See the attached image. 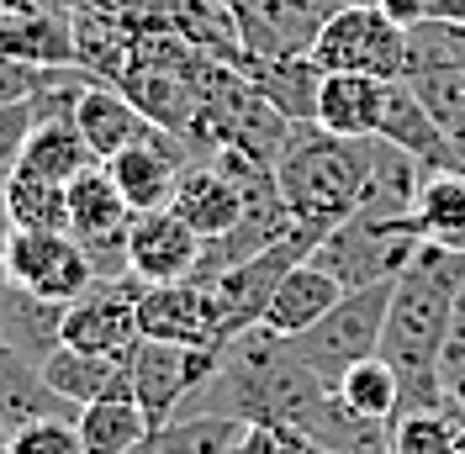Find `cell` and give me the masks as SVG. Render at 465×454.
<instances>
[{
  "label": "cell",
  "mask_w": 465,
  "mask_h": 454,
  "mask_svg": "<svg viewBox=\"0 0 465 454\" xmlns=\"http://www.w3.org/2000/svg\"><path fill=\"white\" fill-rule=\"evenodd\" d=\"M465 291V249L450 243H418L407 270L391 285L386 307V333H381V360L402 380V412L423 407H455L439 380V354L450 339V317Z\"/></svg>",
  "instance_id": "cell-1"
},
{
  "label": "cell",
  "mask_w": 465,
  "mask_h": 454,
  "mask_svg": "<svg viewBox=\"0 0 465 454\" xmlns=\"http://www.w3.org/2000/svg\"><path fill=\"white\" fill-rule=\"evenodd\" d=\"M275 185L291 222L318 232L349 222L360 212V185H365V138L322 133L318 122H291L286 148L275 159Z\"/></svg>",
  "instance_id": "cell-2"
},
{
  "label": "cell",
  "mask_w": 465,
  "mask_h": 454,
  "mask_svg": "<svg viewBox=\"0 0 465 454\" xmlns=\"http://www.w3.org/2000/svg\"><path fill=\"white\" fill-rule=\"evenodd\" d=\"M391 285L397 281H376V285H354L333 301V312H322L302 339H291L296 360L312 370L318 380L339 386L349 365L381 354V333H386V307H391Z\"/></svg>",
  "instance_id": "cell-3"
},
{
  "label": "cell",
  "mask_w": 465,
  "mask_h": 454,
  "mask_svg": "<svg viewBox=\"0 0 465 454\" xmlns=\"http://www.w3.org/2000/svg\"><path fill=\"white\" fill-rule=\"evenodd\" d=\"M312 64L322 74H371L402 80L407 74V27H397L381 5H339L312 37Z\"/></svg>",
  "instance_id": "cell-4"
},
{
  "label": "cell",
  "mask_w": 465,
  "mask_h": 454,
  "mask_svg": "<svg viewBox=\"0 0 465 454\" xmlns=\"http://www.w3.org/2000/svg\"><path fill=\"white\" fill-rule=\"evenodd\" d=\"M318 227H302L291 222V232L281 243H270L264 254L243 259V264H228V270H217V275H196L206 285V296H212V307H217V328H223V343L238 339L243 328H254L270 307V296H275V285L286 281L291 264H302V259L318 249Z\"/></svg>",
  "instance_id": "cell-5"
},
{
  "label": "cell",
  "mask_w": 465,
  "mask_h": 454,
  "mask_svg": "<svg viewBox=\"0 0 465 454\" xmlns=\"http://www.w3.org/2000/svg\"><path fill=\"white\" fill-rule=\"evenodd\" d=\"M418 232L412 222H371V217H349V222L328 227L312 249V264L328 270L333 281L354 291V285H376V281H397L407 270V259L418 254Z\"/></svg>",
  "instance_id": "cell-6"
},
{
  "label": "cell",
  "mask_w": 465,
  "mask_h": 454,
  "mask_svg": "<svg viewBox=\"0 0 465 454\" xmlns=\"http://www.w3.org/2000/svg\"><path fill=\"white\" fill-rule=\"evenodd\" d=\"M223 349H196V343H164L138 339L133 349V401L143 407L148 428H164L185 412V401L212 380Z\"/></svg>",
  "instance_id": "cell-7"
},
{
  "label": "cell",
  "mask_w": 465,
  "mask_h": 454,
  "mask_svg": "<svg viewBox=\"0 0 465 454\" xmlns=\"http://www.w3.org/2000/svg\"><path fill=\"white\" fill-rule=\"evenodd\" d=\"M0 264L11 285H22L27 296H43V301H58V307L80 301L95 285V264L74 232H16L11 227Z\"/></svg>",
  "instance_id": "cell-8"
},
{
  "label": "cell",
  "mask_w": 465,
  "mask_h": 454,
  "mask_svg": "<svg viewBox=\"0 0 465 454\" xmlns=\"http://www.w3.org/2000/svg\"><path fill=\"white\" fill-rule=\"evenodd\" d=\"M138 296H143V281H138V275L95 281L80 301L64 307L58 343H69V349H80V354L133 360V349L143 339V328H138Z\"/></svg>",
  "instance_id": "cell-9"
},
{
  "label": "cell",
  "mask_w": 465,
  "mask_h": 454,
  "mask_svg": "<svg viewBox=\"0 0 465 454\" xmlns=\"http://www.w3.org/2000/svg\"><path fill=\"white\" fill-rule=\"evenodd\" d=\"M202 232L185 222L180 212L159 206V212H138L127 227V275L143 285H170L191 281L202 270Z\"/></svg>",
  "instance_id": "cell-10"
},
{
  "label": "cell",
  "mask_w": 465,
  "mask_h": 454,
  "mask_svg": "<svg viewBox=\"0 0 465 454\" xmlns=\"http://www.w3.org/2000/svg\"><path fill=\"white\" fill-rule=\"evenodd\" d=\"M243 48L254 58H281V54H307L322 22L349 5V0H228Z\"/></svg>",
  "instance_id": "cell-11"
},
{
  "label": "cell",
  "mask_w": 465,
  "mask_h": 454,
  "mask_svg": "<svg viewBox=\"0 0 465 454\" xmlns=\"http://www.w3.org/2000/svg\"><path fill=\"white\" fill-rule=\"evenodd\" d=\"M191 159H196V153L185 148V138L153 127L143 143L122 148L112 159H101V164H106V174L116 180V191H122V201H127L133 212H159V206H170L174 180H180V170H185Z\"/></svg>",
  "instance_id": "cell-12"
},
{
  "label": "cell",
  "mask_w": 465,
  "mask_h": 454,
  "mask_svg": "<svg viewBox=\"0 0 465 454\" xmlns=\"http://www.w3.org/2000/svg\"><path fill=\"white\" fill-rule=\"evenodd\" d=\"M138 328H143V339L223 349L217 307H212V296H206V285L196 275L191 281H170V285H143V296H138Z\"/></svg>",
  "instance_id": "cell-13"
},
{
  "label": "cell",
  "mask_w": 465,
  "mask_h": 454,
  "mask_svg": "<svg viewBox=\"0 0 465 454\" xmlns=\"http://www.w3.org/2000/svg\"><path fill=\"white\" fill-rule=\"evenodd\" d=\"M423 174L429 164H418L407 148H397L391 138H365V185H360V212L354 217H371V222H407L418 191H423Z\"/></svg>",
  "instance_id": "cell-14"
},
{
  "label": "cell",
  "mask_w": 465,
  "mask_h": 454,
  "mask_svg": "<svg viewBox=\"0 0 465 454\" xmlns=\"http://www.w3.org/2000/svg\"><path fill=\"white\" fill-rule=\"evenodd\" d=\"M0 54L43 69H74V11L27 5V0L0 5Z\"/></svg>",
  "instance_id": "cell-15"
},
{
  "label": "cell",
  "mask_w": 465,
  "mask_h": 454,
  "mask_svg": "<svg viewBox=\"0 0 465 454\" xmlns=\"http://www.w3.org/2000/svg\"><path fill=\"white\" fill-rule=\"evenodd\" d=\"M170 212H180L185 222L202 232V243H212V238H223V232H232V227L243 222L249 206H243V191L212 159H191L180 170V180H174Z\"/></svg>",
  "instance_id": "cell-16"
},
{
  "label": "cell",
  "mask_w": 465,
  "mask_h": 454,
  "mask_svg": "<svg viewBox=\"0 0 465 454\" xmlns=\"http://www.w3.org/2000/svg\"><path fill=\"white\" fill-rule=\"evenodd\" d=\"M69 122L80 127V138L90 143L95 159H112V153H122V148H133V143H143L148 133H153V122L127 101V90L122 85H101V80L80 90V101H74Z\"/></svg>",
  "instance_id": "cell-17"
},
{
  "label": "cell",
  "mask_w": 465,
  "mask_h": 454,
  "mask_svg": "<svg viewBox=\"0 0 465 454\" xmlns=\"http://www.w3.org/2000/svg\"><path fill=\"white\" fill-rule=\"evenodd\" d=\"M43 380L54 386L69 407H90L106 397H133V360L116 354H80L69 343H58L43 360Z\"/></svg>",
  "instance_id": "cell-18"
},
{
  "label": "cell",
  "mask_w": 465,
  "mask_h": 454,
  "mask_svg": "<svg viewBox=\"0 0 465 454\" xmlns=\"http://www.w3.org/2000/svg\"><path fill=\"white\" fill-rule=\"evenodd\" d=\"M344 296V285L333 281L328 270H318L312 259H302V264H291L286 281L275 285V296H270V307H264V328L270 333H281V339H302L322 312H333V301Z\"/></svg>",
  "instance_id": "cell-19"
},
{
  "label": "cell",
  "mask_w": 465,
  "mask_h": 454,
  "mask_svg": "<svg viewBox=\"0 0 465 454\" xmlns=\"http://www.w3.org/2000/svg\"><path fill=\"white\" fill-rule=\"evenodd\" d=\"M381 138H391L397 148H407V153H412L418 164H429V170H460L455 143L439 133V122L429 116V106L418 101V90L407 85V80H391V85H386Z\"/></svg>",
  "instance_id": "cell-20"
},
{
  "label": "cell",
  "mask_w": 465,
  "mask_h": 454,
  "mask_svg": "<svg viewBox=\"0 0 465 454\" xmlns=\"http://www.w3.org/2000/svg\"><path fill=\"white\" fill-rule=\"evenodd\" d=\"M74 412L80 407H69L43 380V365L37 360H27L22 349H11V343L0 339V428L5 433L22 428V423H37V418H74Z\"/></svg>",
  "instance_id": "cell-21"
},
{
  "label": "cell",
  "mask_w": 465,
  "mask_h": 454,
  "mask_svg": "<svg viewBox=\"0 0 465 454\" xmlns=\"http://www.w3.org/2000/svg\"><path fill=\"white\" fill-rule=\"evenodd\" d=\"M386 85L371 74H322L318 85V127L339 138H376L386 112Z\"/></svg>",
  "instance_id": "cell-22"
},
{
  "label": "cell",
  "mask_w": 465,
  "mask_h": 454,
  "mask_svg": "<svg viewBox=\"0 0 465 454\" xmlns=\"http://www.w3.org/2000/svg\"><path fill=\"white\" fill-rule=\"evenodd\" d=\"M243 74L254 80L264 101L286 122H318V85L322 69L312 64V54H281V58H243Z\"/></svg>",
  "instance_id": "cell-23"
},
{
  "label": "cell",
  "mask_w": 465,
  "mask_h": 454,
  "mask_svg": "<svg viewBox=\"0 0 465 454\" xmlns=\"http://www.w3.org/2000/svg\"><path fill=\"white\" fill-rule=\"evenodd\" d=\"M90 164H101L95 153H90V143L80 138V127L69 122V116H48V122H37L32 127V138L22 143V153H16V174H32V180H54V185H69L80 170Z\"/></svg>",
  "instance_id": "cell-24"
},
{
  "label": "cell",
  "mask_w": 465,
  "mask_h": 454,
  "mask_svg": "<svg viewBox=\"0 0 465 454\" xmlns=\"http://www.w3.org/2000/svg\"><path fill=\"white\" fill-rule=\"evenodd\" d=\"M127 58H133V27L95 5H74V69L101 85H116L127 74Z\"/></svg>",
  "instance_id": "cell-25"
},
{
  "label": "cell",
  "mask_w": 465,
  "mask_h": 454,
  "mask_svg": "<svg viewBox=\"0 0 465 454\" xmlns=\"http://www.w3.org/2000/svg\"><path fill=\"white\" fill-rule=\"evenodd\" d=\"M74 428H80L85 454H127V449H138L148 433H153L148 418H143V407H138L133 397L90 401V407L74 412Z\"/></svg>",
  "instance_id": "cell-26"
},
{
  "label": "cell",
  "mask_w": 465,
  "mask_h": 454,
  "mask_svg": "<svg viewBox=\"0 0 465 454\" xmlns=\"http://www.w3.org/2000/svg\"><path fill=\"white\" fill-rule=\"evenodd\" d=\"M238 418H212V412H180L174 423L148 433V454H238L243 439Z\"/></svg>",
  "instance_id": "cell-27"
},
{
  "label": "cell",
  "mask_w": 465,
  "mask_h": 454,
  "mask_svg": "<svg viewBox=\"0 0 465 454\" xmlns=\"http://www.w3.org/2000/svg\"><path fill=\"white\" fill-rule=\"evenodd\" d=\"M5 222L16 232H69V196L54 180L5 174Z\"/></svg>",
  "instance_id": "cell-28"
},
{
  "label": "cell",
  "mask_w": 465,
  "mask_h": 454,
  "mask_svg": "<svg viewBox=\"0 0 465 454\" xmlns=\"http://www.w3.org/2000/svg\"><path fill=\"white\" fill-rule=\"evenodd\" d=\"M333 391L344 397L349 412H360V418H376V423H391V418L402 412V380H397V370L386 365L381 354L360 360V365H349L344 380H339Z\"/></svg>",
  "instance_id": "cell-29"
},
{
  "label": "cell",
  "mask_w": 465,
  "mask_h": 454,
  "mask_svg": "<svg viewBox=\"0 0 465 454\" xmlns=\"http://www.w3.org/2000/svg\"><path fill=\"white\" fill-rule=\"evenodd\" d=\"M465 439L460 407H423L391 418V454H455Z\"/></svg>",
  "instance_id": "cell-30"
},
{
  "label": "cell",
  "mask_w": 465,
  "mask_h": 454,
  "mask_svg": "<svg viewBox=\"0 0 465 454\" xmlns=\"http://www.w3.org/2000/svg\"><path fill=\"white\" fill-rule=\"evenodd\" d=\"M418 90V101L429 106V116L439 122V133L450 143H465V74L444 69V64H412L402 74Z\"/></svg>",
  "instance_id": "cell-31"
},
{
  "label": "cell",
  "mask_w": 465,
  "mask_h": 454,
  "mask_svg": "<svg viewBox=\"0 0 465 454\" xmlns=\"http://www.w3.org/2000/svg\"><path fill=\"white\" fill-rule=\"evenodd\" d=\"M412 64H444L465 74V22H418L407 27V69Z\"/></svg>",
  "instance_id": "cell-32"
},
{
  "label": "cell",
  "mask_w": 465,
  "mask_h": 454,
  "mask_svg": "<svg viewBox=\"0 0 465 454\" xmlns=\"http://www.w3.org/2000/svg\"><path fill=\"white\" fill-rule=\"evenodd\" d=\"M80 80V69H43V64H22V58L0 54V106H22V101H37L48 90Z\"/></svg>",
  "instance_id": "cell-33"
},
{
  "label": "cell",
  "mask_w": 465,
  "mask_h": 454,
  "mask_svg": "<svg viewBox=\"0 0 465 454\" xmlns=\"http://www.w3.org/2000/svg\"><path fill=\"white\" fill-rule=\"evenodd\" d=\"M5 454H85L74 418H37L5 433Z\"/></svg>",
  "instance_id": "cell-34"
},
{
  "label": "cell",
  "mask_w": 465,
  "mask_h": 454,
  "mask_svg": "<svg viewBox=\"0 0 465 454\" xmlns=\"http://www.w3.org/2000/svg\"><path fill=\"white\" fill-rule=\"evenodd\" d=\"M439 380H444V397L455 401L465 418V291L455 301V317H450V339H444V354H439Z\"/></svg>",
  "instance_id": "cell-35"
},
{
  "label": "cell",
  "mask_w": 465,
  "mask_h": 454,
  "mask_svg": "<svg viewBox=\"0 0 465 454\" xmlns=\"http://www.w3.org/2000/svg\"><path fill=\"white\" fill-rule=\"evenodd\" d=\"M74 5H95L116 22H127L133 32L148 27H174V0H74Z\"/></svg>",
  "instance_id": "cell-36"
},
{
  "label": "cell",
  "mask_w": 465,
  "mask_h": 454,
  "mask_svg": "<svg viewBox=\"0 0 465 454\" xmlns=\"http://www.w3.org/2000/svg\"><path fill=\"white\" fill-rule=\"evenodd\" d=\"M423 22H465V0H418Z\"/></svg>",
  "instance_id": "cell-37"
},
{
  "label": "cell",
  "mask_w": 465,
  "mask_h": 454,
  "mask_svg": "<svg viewBox=\"0 0 465 454\" xmlns=\"http://www.w3.org/2000/svg\"><path fill=\"white\" fill-rule=\"evenodd\" d=\"M5 238H11V222H5V174H0V254H5ZM0 275H5V264H0Z\"/></svg>",
  "instance_id": "cell-38"
},
{
  "label": "cell",
  "mask_w": 465,
  "mask_h": 454,
  "mask_svg": "<svg viewBox=\"0 0 465 454\" xmlns=\"http://www.w3.org/2000/svg\"><path fill=\"white\" fill-rule=\"evenodd\" d=\"M0 5H11V0H0ZM27 5H54V11H74V0H27Z\"/></svg>",
  "instance_id": "cell-39"
},
{
  "label": "cell",
  "mask_w": 465,
  "mask_h": 454,
  "mask_svg": "<svg viewBox=\"0 0 465 454\" xmlns=\"http://www.w3.org/2000/svg\"><path fill=\"white\" fill-rule=\"evenodd\" d=\"M127 454H148V439H143V444H138V449H127Z\"/></svg>",
  "instance_id": "cell-40"
},
{
  "label": "cell",
  "mask_w": 465,
  "mask_h": 454,
  "mask_svg": "<svg viewBox=\"0 0 465 454\" xmlns=\"http://www.w3.org/2000/svg\"><path fill=\"white\" fill-rule=\"evenodd\" d=\"M455 454H465V439H460V449H455Z\"/></svg>",
  "instance_id": "cell-41"
},
{
  "label": "cell",
  "mask_w": 465,
  "mask_h": 454,
  "mask_svg": "<svg viewBox=\"0 0 465 454\" xmlns=\"http://www.w3.org/2000/svg\"><path fill=\"white\" fill-rule=\"evenodd\" d=\"M0 444H5V428H0Z\"/></svg>",
  "instance_id": "cell-42"
},
{
  "label": "cell",
  "mask_w": 465,
  "mask_h": 454,
  "mask_svg": "<svg viewBox=\"0 0 465 454\" xmlns=\"http://www.w3.org/2000/svg\"><path fill=\"white\" fill-rule=\"evenodd\" d=\"M0 454H5V444H0Z\"/></svg>",
  "instance_id": "cell-43"
}]
</instances>
